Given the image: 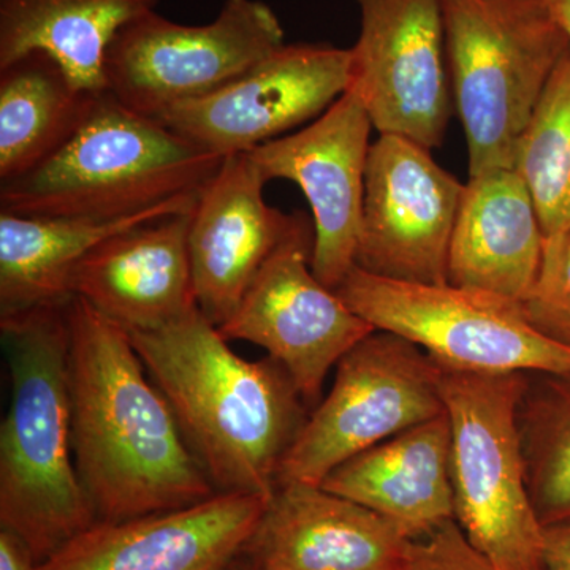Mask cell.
I'll return each mask as SVG.
<instances>
[{
    "mask_svg": "<svg viewBox=\"0 0 570 570\" xmlns=\"http://www.w3.org/2000/svg\"><path fill=\"white\" fill-rule=\"evenodd\" d=\"M67 326L71 452L97 521L217 494L129 335L78 296L67 302Z\"/></svg>",
    "mask_w": 570,
    "mask_h": 570,
    "instance_id": "6da1fadb",
    "label": "cell"
},
{
    "mask_svg": "<svg viewBox=\"0 0 570 570\" xmlns=\"http://www.w3.org/2000/svg\"><path fill=\"white\" fill-rule=\"evenodd\" d=\"M127 335L216 493L272 497L311 414L285 367L235 354L198 306Z\"/></svg>",
    "mask_w": 570,
    "mask_h": 570,
    "instance_id": "7a4b0ae2",
    "label": "cell"
},
{
    "mask_svg": "<svg viewBox=\"0 0 570 570\" xmlns=\"http://www.w3.org/2000/svg\"><path fill=\"white\" fill-rule=\"evenodd\" d=\"M69 299L0 316L11 377L0 426V530L18 535L39 564L97 521L71 452Z\"/></svg>",
    "mask_w": 570,
    "mask_h": 570,
    "instance_id": "3957f363",
    "label": "cell"
},
{
    "mask_svg": "<svg viewBox=\"0 0 570 570\" xmlns=\"http://www.w3.org/2000/svg\"><path fill=\"white\" fill-rule=\"evenodd\" d=\"M224 159L102 92L55 156L0 184V212L126 219L200 194Z\"/></svg>",
    "mask_w": 570,
    "mask_h": 570,
    "instance_id": "277c9868",
    "label": "cell"
},
{
    "mask_svg": "<svg viewBox=\"0 0 570 570\" xmlns=\"http://www.w3.org/2000/svg\"><path fill=\"white\" fill-rule=\"evenodd\" d=\"M450 88L469 176L513 168L515 149L569 41L543 0H441Z\"/></svg>",
    "mask_w": 570,
    "mask_h": 570,
    "instance_id": "5b68a950",
    "label": "cell"
},
{
    "mask_svg": "<svg viewBox=\"0 0 570 570\" xmlns=\"http://www.w3.org/2000/svg\"><path fill=\"white\" fill-rule=\"evenodd\" d=\"M439 384L452 431L456 524L498 570H547L543 527L528 493L517 422L528 371L441 367Z\"/></svg>",
    "mask_w": 570,
    "mask_h": 570,
    "instance_id": "8992f818",
    "label": "cell"
},
{
    "mask_svg": "<svg viewBox=\"0 0 570 570\" xmlns=\"http://www.w3.org/2000/svg\"><path fill=\"white\" fill-rule=\"evenodd\" d=\"M337 295L376 330L466 373H570V348L543 336L519 299L452 284L403 283L354 266Z\"/></svg>",
    "mask_w": 570,
    "mask_h": 570,
    "instance_id": "52a82bcc",
    "label": "cell"
},
{
    "mask_svg": "<svg viewBox=\"0 0 570 570\" xmlns=\"http://www.w3.org/2000/svg\"><path fill=\"white\" fill-rule=\"evenodd\" d=\"M439 382L441 367L406 337L382 330L363 337L337 362L335 382L285 455L277 485H321L356 453L444 414Z\"/></svg>",
    "mask_w": 570,
    "mask_h": 570,
    "instance_id": "ba28073f",
    "label": "cell"
},
{
    "mask_svg": "<svg viewBox=\"0 0 570 570\" xmlns=\"http://www.w3.org/2000/svg\"><path fill=\"white\" fill-rule=\"evenodd\" d=\"M285 43L272 7L224 0L212 22L189 26L157 10L124 24L105 55V92L157 119L168 108L235 80Z\"/></svg>",
    "mask_w": 570,
    "mask_h": 570,
    "instance_id": "9c48e42d",
    "label": "cell"
},
{
    "mask_svg": "<svg viewBox=\"0 0 570 570\" xmlns=\"http://www.w3.org/2000/svg\"><path fill=\"white\" fill-rule=\"evenodd\" d=\"M360 33L347 91L379 135L434 149L452 111L441 0H354Z\"/></svg>",
    "mask_w": 570,
    "mask_h": 570,
    "instance_id": "30bf717a",
    "label": "cell"
},
{
    "mask_svg": "<svg viewBox=\"0 0 570 570\" xmlns=\"http://www.w3.org/2000/svg\"><path fill=\"white\" fill-rule=\"evenodd\" d=\"M314 225L303 220L291 238L266 262L242 305L219 332L264 347L294 379L313 411L332 367L376 332L311 268Z\"/></svg>",
    "mask_w": 570,
    "mask_h": 570,
    "instance_id": "8fae6325",
    "label": "cell"
},
{
    "mask_svg": "<svg viewBox=\"0 0 570 570\" xmlns=\"http://www.w3.org/2000/svg\"><path fill=\"white\" fill-rule=\"evenodd\" d=\"M351 50L284 43L216 91L168 108L157 118L206 151H253L314 121L348 89Z\"/></svg>",
    "mask_w": 570,
    "mask_h": 570,
    "instance_id": "7c38bea8",
    "label": "cell"
},
{
    "mask_svg": "<svg viewBox=\"0 0 570 570\" xmlns=\"http://www.w3.org/2000/svg\"><path fill=\"white\" fill-rule=\"evenodd\" d=\"M463 189L425 146L379 135L367 154L355 266L403 283L448 284Z\"/></svg>",
    "mask_w": 570,
    "mask_h": 570,
    "instance_id": "4fadbf2b",
    "label": "cell"
},
{
    "mask_svg": "<svg viewBox=\"0 0 570 570\" xmlns=\"http://www.w3.org/2000/svg\"><path fill=\"white\" fill-rule=\"evenodd\" d=\"M371 130L365 108L346 91L309 126L247 153L266 183L287 179L305 194L314 225L311 268L333 291L355 266Z\"/></svg>",
    "mask_w": 570,
    "mask_h": 570,
    "instance_id": "5bb4252c",
    "label": "cell"
},
{
    "mask_svg": "<svg viewBox=\"0 0 570 570\" xmlns=\"http://www.w3.org/2000/svg\"><path fill=\"white\" fill-rule=\"evenodd\" d=\"M265 184L249 154L225 157L190 213L195 302L217 328L230 321L266 262L306 219L266 204Z\"/></svg>",
    "mask_w": 570,
    "mask_h": 570,
    "instance_id": "9a60e30c",
    "label": "cell"
},
{
    "mask_svg": "<svg viewBox=\"0 0 570 570\" xmlns=\"http://www.w3.org/2000/svg\"><path fill=\"white\" fill-rule=\"evenodd\" d=\"M268 499L217 493L189 508L96 521L37 570H228Z\"/></svg>",
    "mask_w": 570,
    "mask_h": 570,
    "instance_id": "2e32d148",
    "label": "cell"
},
{
    "mask_svg": "<svg viewBox=\"0 0 570 570\" xmlns=\"http://www.w3.org/2000/svg\"><path fill=\"white\" fill-rule=\"evenodd\" d=\"M412 546L395 524L351 499L284 483L239 558L253 570H411Z\"/></svg>",
    "mask_w": 570,
    "mask_h": 570,
    "instance_id": "e0dca14e",
    "label": "cell"
},
{
    "mask_svg": "<svg viewBox=\"0 0 570 570\" xmlns=\"http://www.w3.org/2000/svg\"><path fill=\"white\" fill-rule=\"evenodd\" d=\"M190 213L105 239L75 269L70 295L126 333L151 332L184 316L197 306L187 246Z\"/></svg>",
    "mask_w": 570,
    "mask_h": 570,
    "instance_id": "ac0fdd59",
    "label": "cell"
},
{
    "mask_svg": "<svg viewBox=\"0 0 570 570\" xmlns=\"http://www.w3.org/2000/svg\"><path fill=\"white\" fill-rule=\"evenodd\" d=\"M450 463L452 431L444 412L356 453L321 487L373 510L417 542L455 520Z\"/></svg>",
    "mask_w": 570,
    "mask_h": 570,
    "instance_id": "d6986e66",
    "label": "cell"
},
{
    "mask_svg": "<svg viewBox=\"0 0 570 570\" xmlns=\"http://www.w3.org/2000/svg\"><path fill=\"white\" fill-rule=\"evenodd\" d=\"M543 249L538 209L513 168L469 176L450 242L449 284L523 302Z\"/></svg>",
    "mask_w": 570,
    "mask_h": 570,
    "instance_id": "ffe728a7",
    "label": "cell"
},
{
    "mask_svg": "<svg viewBox=\"0 0 570 570\" xmlns=\"http://www.w3.org/2000/svg\"><path fill=\"white\" fill-rule=\"evenodd\" d=\"M198 195L118 220L0 212V316L70 298L75 269L94 247L138 225L190 213Z\"/></svg>",
    "mask_w": 570,
    "mask_h": 570,
    "instance_id": "44dd1931",
    "label": "cell"
},
{
    "mask_svg": "<svg viewBox=\"0 0 570 570\" xmlns=\"http://www.w3.org/2000/svg\"><path fill=\"white\" fill-rule=\"evenodd\" d=\"M160 0H0V69L33 51L61 63L77 88L105 92L104 62L127 22Z\"/></svg>",
    "mask_w": 570,
    "mask_h": 570,
    "instance_id": "7402d4cb",
    "label": "cell"
},
{
    "mask_svg": "<svg viewBox=\"0 0 570 570\" xmlns=\"http://www.w3.org/2000/svg\"><path fill=\"white\" fill-rule=\"evenodd\" d=\"M102 92L77 88L61 63L33 51L0 69V184L29 174L80 129Z\"/></svg>",
    "mask_w": 570,
    "mask_h": 570,
    "instance_id": "603a6c76",
    "label": "cell"
},
{
    "mask_svg": "<svg viewBox=\"0 0 570 570\" xmlns=\"http://www.w3.org/2000/svg\"><path fill=\"white\" fill-rule=\"evenodd\" d=\"M517 422L540 524L570 523V373H528Z\"/></svg>",
    "mask_w": 570,
    "mask_h": 570,
    "instance_id": "cb8c5ba5",
    "label": "cell"
},
{
    "mask_svg": "<svg viewBox=\"0 0 570 570\" xmlns=\"http://www.w3.org/2000/svg\"><path fill=\"white\" fill-rule=\"evenodd\" d=\"M513 170L530 190L546 238L570 234V50L521 134Z\"/></svg>",
    "mask_w": 570,
    "mask_h": 570,
    "instance_id": "d4e9b609",
    "label": "cell"
},
{
    "mask_svg": "<svg viewBox=\"0 0 570 570\" xmlns=\"http://www.w3.org/2000/svg\"><path fill=\"white\" fill-rule=\"evenodd\" d=\"M521 307L539 333L570 348V234L546 238L538 281Z\"/></svg>",
    "mask_w": 570,
    "mask_h": 570,
    "instance_id": "484cf974",
    "label": "cell"
},
{
    "mask_svg": "<svg viewBox=\"0 0 570 570\" xmlns=\"http://www.w3.org/2000/svg\"><path fill=\"white\" fill-rule=\"evenodd\" d=\"M411 570H498L469 543L455 520L412 546Z\"/></svg>",
    "mask_w": 570,
    "mask_h": 570,
    "instance_id": "4316f807",
    "label": "cell"
},
{
    "mask_svg": "<svg viewBox=\"0 0 570 570\" xmlns=\"http://www.w3.org/2000/svg\"><path fill=\"white\" fill-rule=\"evenodd\" d=\"M543 564L547 570H570V523L543 528Z\"/></svg>",
    "mask_w": 570,
    "mask_h": 570,
    "instance_id": "83f0119b",
    "label": "cell"
},
{
    "mask_svg": "<svg viewBox=\"0 0 570 570\" xmlns=\"http://www.w3.org/2000/svg\"><path fill=\"white\" fill-rule=\"evenodd\" d=\"M32 551L13 532L0 530V570H37Z\"/></svg>",
    "mask_w": 570,
    "mask_h": 570,
    "instance_id": "f1b7e54d",
    "label": "cell"
},
{
    "mask_svg": "<svg viewBox=\"0 0 570 570\" xmlns=\"http://www.w3.org/2000/svg\"><path fill=\"white\" fill-rule=\"evenodd\" d=\"M553 20L568 37L570 48V0H543Z\"/></svg>",
    "mask_w": 570,
    "mask_h": 570,
    "instance_id": "f546056e",
    "label": "cell"
},
{
    "mask_svg": "<svg viewBox=\"0 0 570 570\" xmlns=\"http://www.w3.org/2000/svg\"><path fill=\"white\" fill-rule=\"evenodd\" d=\"M245 570H253V569H249V568H247V566H246V569H245Z\"/></svg>",
    "mask_w": 570,
    "mask_h": 570,
    "instance_id": "4dcf8cb0",
    "label": "cell"
}]
</instances>
